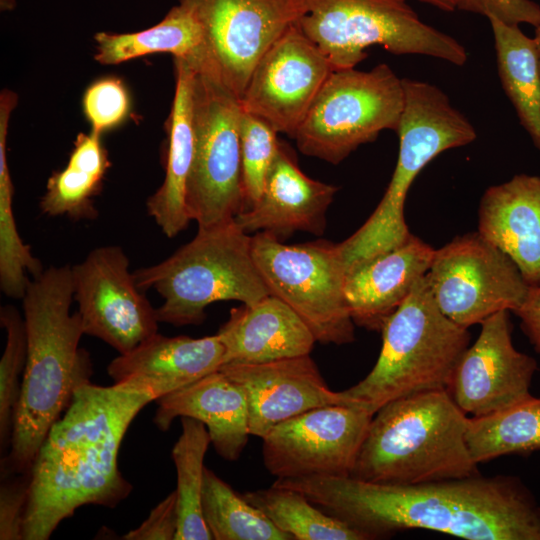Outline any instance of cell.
<instances>
[{"label":"cell","instance_id":"1","mask_svg":"<svg viewBox=\"0 0 540 540\" xmlns=\"http://www.w3.org/2000/svg\"><path fill=\"white\" fill-rule=\"evenodd\" d=\"M368 539L428 529L467 540H540V504L516 477L480 474L413 485L352 477L277 478Z\"/></svg>","mask_w":540,"mask_h":540},{"label":"cell","instance_id":"2","mask_svg":"<svg viewBox=\"0 0 540 540\" xmlns=\"http://www.w3.org/2000/svg\"><path fill=\"white\" fill-rule=\"evenodd\" d=\"M158 396L129 383L81 386L51 427L30 471L23 539L47 540L85 505L116 507L133 486L118 467L121 442Z\"/></svg>","mask_w":540,"mask_h":540},{"label":"cell","instance_id":"3","mask_svg":"<svg viewBox=\"0 0 540 540\" xmlns=\"http://www.w3.org/2000/svg\"><path fill=\"white\" fill-rule=\"evenodd\" d=\"M22 299L26 365L1 477L30 473L51 427L93 375L90 355L79 347L85 334L80 314L70 313L71 266H51L30 279Z\"/></svg>","mask_w":540,"mask_h":540},{"label":"cell","instance_id":"4","mask_svg":"<svg viewBox=\"0 0 540 540\" xmlns=\"http://www.w3.org/2000/svg\"><path fill=\"white\" fill-rule=\"evenodd\" d=\"M467 422L445 389L390 401L374 414L349 477L413 485L478 475Z\"/></svg>","mask_w":540,"mask_h":540},{"label":"cell","instance_id":"5","mask_svg":"<svg viewBox=\"0 0 540 540\" xmlns=\"http://www.w3.org/2000/svg\"><path fill=\"white\" fill-rule=\"evenodd\" d=\"M382 347L367 376L342 391L356 406L375 414L383 405L412 394L449 388L470 343L468 328L445 316L421 277L381 329Z\"/></svg>","mask_w":540,"mask_h":540},{"label":"cell","instance_id":"6","mask_svg":"<svg viewBox=\"0 0 540 540\" xmlns=\"http://www.w3.org/2000/svg\"><path fill=\"white\" fill-rule=\"evenodd\" d=\"M133 274L142 291L162 297L158 321L175 326L201 324L207 306L218 301L253 304L270 295L253 258L252 236L235 219L198 227L171 256Z\"/></svg>","mask_w":540,"mask_h":540},{"label":"cell","instance_id":"7","mask_svg":"<svg viewBox=\"0 0 540 540\" xmlns=\"http://www.w3.org/2000/svg\"><path fill=\"white\" fill-rule=\"evenodd\" d=\"M404 108L399 153L389 185L374 212L340 244L346 271L402 244L410 232L404 217L408 191L423 168L442 152L472 143L477 133L449 97L428 82L403 78Z\"/></svg>","mask_w":540,"mask_h":540},{"label":"cell","instance_id":"8","mask_svg":"<svg viewBox=\"0 0 540 540\" xmlns=\"http://www.w3.org/2000/svg\"><path fill=\"white\" fill-rule=\"evenodd\" d=\"M299 29L330 60L334 69L354 68L366 49L380 46L396 55L418 54L457 66L465 47L424 23L407 0H297Z\"/></svg>","mask_w":540,"mask_h":540},{"label":"cell","instance_id":"9","mask_svg":"<svg viewBox=\"0 0 540 540\" xmlns=\"http://www.w3.org/2000/svg\"><path fill=\"white\" fill-rule=\"evenodd\" d=\"M404 101L403 78L385 63L334 69L293 139L303 154L337 165L382 131L396 132Z\"/></svg>","mask_w":540,"mask_h":540},{"label":"cell","instance_id":"10","mask_svg":"<svg viewBox=\"0 0 540 540\" xmlns=\"http://www.w3.org/2000/svg\"><path fill=\"white\" fill-rule=\"evenodd\" d=\"M252 254L269 293L300 316L317 342L343 345L355 340L340 244L318 240L286 245L258 232L252 236Z\"/></svg>","mask_w":540,"mask_h":540},{"label":"cell","instance_id":"11","mask_svg":"<svg viewBox=\"0 0 540 540\" xmlns=\"http://www.w3.org/2000/svg\"><path fill=\"white\" fill-rule=\"evenodd\" d=\"M240 98L221 81L196 71L194 154L186 185L188 215L198 227L228 222L246 209L239 123Z\"/></svg>","mask_w":540,"mask_h":540},{"label":"cell","instance_id":"12","mask_svg":"<svg viewBox=\"0 0 540 540\" xmlns=\"http://www.w3.org/2000/svg\"><path fill=\"white\" fill-rule=\"evenodd\" d=\"M426 279L441 312L465 328L516 311L530 289L515 263L478 232L435 249Z\"/></svg>","mask_w":540,"mask_h":540},{"label":"cell","instance_id":"13","mask_svg":"<svg viewBox=\"0 0 540 540\" xmlns=\"http://www.w3.org/2000/svg\"><path fill=\"white\" fill-rule=\"evenodd\" d=\"M373 416L361 406L328 405L287 419L262 438L264 465L277 478L348 477Z\"/></svg>","mask_w":540,"mask_h":540},{"label":"cell","instance_id":"14","mask_svg":"<svg viewBox=\"0 0 540 540\" xmlns=\"http://www.w3.org/2000/svg\"><path fill=\"white\" fill-rule=\"evenodd\" d=\"M71 270L86 335L125 354L158 333L156 309L137 286L121 247H97Z\"/></svg>","mask_w":540,"mask_h":540},{"label":"cell","instance_id":"15","mask_svg":"<svg viewBox=\"0 0 540 540\" xmlns=\"http://www.w3.org/2000/svg\"><path fill=\"white\" fill-rule=\"evenodd\" d=\"M198 20L214 77L239 98L261 56L301 16L297 0H179Z\"/></svg>","mask_w":540,"mask_h":540},{"label":"cell","instance_id":"16","mask_svg":"<svg viewBox=\"0 0 540 540\" xmlns=\"http://www.w3.org/2000/svg\"><path fill=\"white\" fill-rule=\"evenodd\" d=\"M333 70L327 56L293 23L256 63L240 97L242 109L293 138Z\"/></svg>","mask_w":540,"mask_h":540},{"label":"cell","instance_id":"17","mask_svg":"<svg viewBox=\"0 0 540 540\" xmlns=\"http://www.w3.org/2000/svg\"><path fill=\"white\" fill-rule=\"evenodd\" d=\"M537 369L533 357L514 347L509 311L503 310L481 323V332L459 359L447 391L465 414L481 417L530 397Z\"/></svg>","mask_w":540,"mask_h":540},{"label":"cell","instance_id":"18","mask_svg":"<svg viewBox=\"0 0 540 540\" xmlns=\"http://www.w3.org/2000/svg\"><path fill=\"white\" fill-rule=\"evenodd\" d=\"M244 391L250 434L261 439L277 424L314 408L356 406L342 391L331 390L308 355L257 364L220 367Z\"/></svg>","mask_w":540,"mask_h":540},{"label":"cell","instance_id":"19","mask_svg":"<svg viewBox=\"0 0 540 540\" xmlns=\"http://www.w3.org/2000/svg\"><path fill=\"white\" fill-rule=\"evenodd\" d=\"M338 187L307 176L283 142L257 201L235 217L247 234L267 232L279 240L295 232L322 235Z\"/></svg>","mask_w":540,"mask_h":540},{"label":"cell","instance_id":"20","mask_svg":"<svg viewBox=\"0 0 540 540\" xmlns=\"http://www.w3.org/2000/svg\"><path fill=\"white\" fill-rule=\"evenodd\" d=\"M435 249L417 236L346 271L344 292L355 325L381 331L429 270Z\"/></svg>","mask_w":540,"mask_h":540},{"label":"cell","instance_id":"21","mask_svg":"<svg viewBox=\"0 0 540 540\" xmlns=\"http://www.w3.org/2000/svg\"><path fill=\"white\" fill-rule=\"evenodd\" d=\"M477 232L515 263L530 287L540 286V177L517 174L487 188Z\"/></svg>","mask_w":540,"mask_h":540},{"label":"cell","instance_id":"22","mask_svg":"<svg viewBox=\"0 0 540 540\" xmlns=\"http://www.w3.org/2000/svg\"><path fill=\"white\" fill-rule=\"evenodd\" d=\"M224 346L217 334L202 338L156 333L107 366L114 383L152 389L158 398L219 370Z\"/></svg>","mask_w":540,"mask_h":540},{"label":"cell","instance_id":"23","mask_svg":"<svg viewBox=\"0 0 540 540\" xmlns=\"http://www.w3.org/2000/svg\"><path fill=\"white\" fill-rule=\"evenodd\" d=\"M154 424L167 431L176 418L204 423L220 457L237 460L250 434L248 403L243 389L221 370L175 390L155 401Z\"/></svg>","mask_w":540,"mask_h":540},{"label":"cell","instance_id":"24","mask_svg":"<svg viewBox=\"0 0 540 540\" xmlns=\"http://www.w3.org/2000/svg\"><path fill=\"white\" fill-rule=\"evenodd\" d=\"M224 364H257L308 355L317 342L300 316L285 302L268 295L232 308L217 333Z\"/></svg>","mask_w":540,"mask_h":540},{"label":"cell","instance_id":"25","mask_svg":"<svg viewBox=\"0 0 540 540\" xmlns=\"http://www.w3.org/2000/svg\"><path fill=\"white\" fill-rule=\"evenodd\" d=\"M195 73L196 70L189 62L174 58L175 93L167 123L165 177L161 186L146 202L148 215L168 238L178 235L191 221L185 195L194 154Z\"/></svg>","mask_w":540,"mask_h":540},{"label":"cell","instance_id":"26","mask_svg":"<svg viewBox=\"0 0 540 540\" xmlns=\"http://www.w3.org/2000/svg\"><path fill=\"white\" fill-rule=\"evenodd\" d=\"M94 59L115 65L146 55L168 53L189 62L201 74L214 77L203 31L184 4L172 7L156 25L132 33L98 32Z\"/></svg>","mask_w":540,"mask_h":540},{"label":"cell","instance_id":"27","mask_svg":"<svg viewBox=\"0 0 540 540\" xmlns=\"http://www.w3.org/2000/svg\"><path fill=\"white\" fill-rule=\"evenodd\" d=\"M502 88L520 124L540 152V73L534 38L518 25L488 18Z\"/></svg>","mask_w":540,"mask_h":540},{"label":"cell","instance_id":"28","mask_svg":"<svg viewBox=\"0 0 540 540\" xmlns=\"http://www.w3.org/2000/svg\"><path fill=\"white\" fill-rule=\"evenodd\" d=\"M465 438L477 464L540 450V398L531 395L506 409L468 418Z\"/></svg>","mask_w":540,"mask_h":540},{"label":"cell","instance_id":"29","mask_svg":"<svg viewBox=\"0 0 540 540\" xmlns=\"http://www.w3.org/2000/svg\"><path fill=\"white\" fill-rule=\"evenodd\" d=\"M181 434L171 452L177 473L178 529L175 540L213 539L202 514L204 459L211 443L206 425L181 417Z\"/></svg>","mask_w":540,"mask_h":540},{"label":"cell","instance_id":"30","mask_svg":"<svg viewBox=\"0 0 540 540\" xmlns=\"http://www.w3.org/2000/svg\"><path fill=\"white\" fill-rule=\"evenodd\" d=\"M17 102L11 97L0 100V288L12 298H23L30 281L27 273L39 276L43 267L24 244L16 227L13 213V183L7 163V133L9 119Z\"/></svg>","mask_w":540,"mask_h":540},{"label":"cell","instance_id":"31","mask_svg":"<svg viewBox=\"0 0 540 540\" xmlns=\"http://www.w3.org/2000/svg\"><path fill=\"white\" fill-rule=\"evenodd\" d=\"M243 496L294 540H369L364 533L314 507L297 490L273 484Z\"/></svg>","mask_w":540,"mask_h":540},{"label":"cell","instance_id":"32","mask_svg":"<svg viewBox=\"0 0 540 540\" xmlns=\"http://www.w3.org/2000/svg\"><path fill=\"white\" fill-rule=\"evenodd\" d=\"M202 514L215 540H292L243 495L205 468Z\"/></svg>","mask_w":540,"mask_h":540},{"label":"cell","instance_id":"33","mask_svg":"<svg viewBox=\"0 0 540 540\" xmlns=\"http://www.w3.org/2000/svg\"><path fill=\"white\" fill-rule=\"evenodd\" d=\"M105 174L69 158L67 165L54 172L47 181L46 192L40 201L42 213L73 220L97 218L93 198L101 192Z\"/></svg>","mask_w":540,"mask_h":540},{"label":"cell","instance_id":"34","mask_svg":"<svg viewBox=\"0 0 540 540\" xmlns=\"http://www.w3.org/2000/svg\"><path fill=\"white\" fill-rule=\"evenodd\" d=\"M0 323L6 331V344L0 359V447L1 454L4 450L6 455L21 394L27 335L24 318L14 306L1 307Z\"/></svg>","mask_w":540,"mask_h":540},{"label":"cell","instance_id":"35","mask_svg":"<svg viewBox=\"0 0 540 540\" xmlns=\"http://www.w3.org/2000/svg\"><path fill=\"white\" fill-rule=\"evenodd\" d=\"M242 178L246 209L259 198L267 172L278 150L277 132L262 119L242 109L239 123ZM245 209V210H246Z\"/></svg>","mask_w":540,"mask_h":540},{"label":"cell","instance_id":"36","mask_svg":"<svg viewBox=\"0 0 540 540\" xmlns=\"http://www.w3.org/2000/svg\"><path fill=\"white\" fill-rule=\"evenodd\" d=\"M82 109L91 131L102 135L129 118L132 110L129 89L117 76L100 77L84 91Z\"/></svg>","mask_w":540,"mask_h":540},{"label":"cell","instance_id":"37","mask_svg":"<svg viewBox=\"0 0 540 540\" xmlns=\"http://www.w3.org/2000/svg\"><path fill=\"white\" fill-rule=\"evenodd\" d=\"M30 473L1 477L0 539L22 540Z\"/></svg>","mask_w":540,"mask_h":540},{"label":"cell","instance_id":"38","mask_svg":"<svg viewBox=\"0 0 540 540\" xmlns=\"http://www.w3.org/2000/svg\"><path fill=\"white\" fill-rule=\"evenodd\" d=\"M456 10L496 18L506 24L540 23V6L532 0H453Z\"/></svg>","mask_w":540,"mask_h":540},{"label":"cell","instance_id":"39","mask_svg":"<svg viewBox=\"0 0 540 540\" xmlns=\"http://www.w3.org/2000/svg\"><path fill=\"white\" fill-rule=\"evenodd\" d=\"M178 529L176 491H172L149 513L142 524L127 532L125 540H175Z\"/></svg>","mask_w":540,"mask_h":540},{"label":"cell","instance_id":"40","mask_svg":"<svg viewBox=\"0 0 540 540\" xmlns=\"http://www.w3.org/2000/svg\"><path fill=\"white\" fill-rule=\"evenodd\" d=\"M514 313L525 335L540 354V286L530 287L523 304Z\"/></svg>","mask_w":540,"mask_h":540},{"label":"cell","instance_id":"41","mask_svg":"<svg viewBox=\"0 0 540 540\" xmlns=\"http://www.w3.org/2000/svg\"><path fill=\"white\" fill-rule=\"evenodd\" d=\"M418 1L432 5L445 12H453L456 10L453 0H418Z\"/></svg>","mask_w":540,"mask_h":540},{"label":"cell","instance_id":"42","mask_svg":"<svg viewBox=\"0 0 540 540\" xmlns=\"http://www.w3.org/2000/svg\"><path fill=\"white\" fill-rule=\"evenodd\" d=\"M534 40L536 44L537 49V56H538V66H539V73H540V23L535 27V35Z\"/></svg>","mask_w":540,"mask_h":540}]
</instances>
